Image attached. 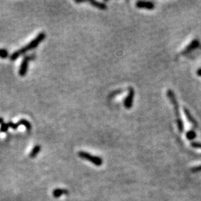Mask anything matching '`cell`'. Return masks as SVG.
Here are the masks:
<instances>
[{
    "label": "cell",
    "mask_w": 201,
    "mask_h": 201,
    "mask_svg": "<svg viewBox=\"0 0 201 201\" xmlns=\"http://www.w3.org/2000/svg\"><path fill=\"white\" fill-rule=\"evenodd\" d=\"M46 36L45 33H43V32L40 33L39 34H38V36L35 38V39L32 40V41H31L28 44L26 45V46L22 47L21 49H20V50H17V51H16V52H14V53L10 55V60H16L20 56V55H22V54L26 53V52H28V51H30V50H32V49H35V48H36L37 46H39L40 43H41V42L43 41L45 38H46Z\"/></svg>",
    "instance_id": "cell-1"
},
{
    "label": "cell",
    "mask_w": 201,
    "mask_h": 201,
    "mask_svg": "<svg viewBox=\"0 0 201 201\" xmlns=\"http://www.w3.org/2000/svg\"><path fill=\"white\" fill-rule=\"evenodd\" d=\"M167 95H168V98H169V100H171V104L174 105V112H175L176 117H177V128H178L180 132H182L184 130V126H183V122H182V119H181V117L180 115V110H179V104L177 103V99H176V96L174 95V92H173L171 89H169L167 92Z\"/></svg>",
    "instance_id": "cell-2"
},
{
    "label": "cell",
    "mask_w": 201,
    "mask_h": 201,
    "mask_svg": "<svg viewBox=\"0 0 201 201\" xmlns=\"http://www.w3.org/2000/svg\"><path fill=\"white\" fill-rule=\"evenodd\" d=\"M78 155L80 158L89 161V162L94 164V165H96V166H100V165H102V164H103V160H102V158H100L99 157H96V156L92 155V154H89V153L88 152L79 151Z\"/></svg>",
    "instance_id": "cell-3"
},
{
    "label": "cell",
    "mask_w": 201,
    "mask_h": 201,
    "mask_svg": "<svg viewBox=\"0 0 201 201\" xmlns=\"http://www.w3.org/2000/svg\"><path fill=\"white\" fill-rule=\"evenodd\" d=\"M134 95H135V92H134V88H129L128 96L125 98L124 101V106L126 109H130L132 107L133 103H134Z\"/></svg>",
    "instance_id": "cell-4"
},
{
    "label": "cell",
    "mask_w": 201,
    "mask_h": 201,
    "mask_svg": "<svg viewBox=\"0 0 201 201\" xmlns=\"http://www.w3.org/2000/svg\"><path fill=\"white\" fill-rule=\"evenodd\" d=\"M8 124L9 128H12L13 130L17 129V128H19L20 125H23V126H24L25 128H26V130H30L32 129V125H31V123L28 122V121H27L26 119H21L20 122H18L17 123H16V124H14V123H13V122H8Z\"/></svg>",
    "instance_id": "cell-5"
},
{
    "label": "cell",
    "mask_w": 201,
    "mask_h": 201,
    "mask_svg": "<svg viewBox=\"0 0 201 201\" xmlns=\"http://www.w3.org/2000/svg\"><path fill=\"white\" fill-rule=\"evenodd\" d=\"M31 58L30 57H25L24 59L22 61L21 65H20V70H19V74L20 76L23 77L26 75L28 71V63L30 61Z\"/></svg>",
    "instance_id": "cell-6"
},
{
    "label": "cell",
    "mask_w": 201,
    "mask_h": 201,
    "mask_svg": "<svg viewBox=\"0 0 201 201\" xmlns=\"http://www.w3.org/2000/svg\"><path fill=\"white\" fill-rule=\"evenodd\" d=\"M200 46V42H199L198 40H194L191 41V43L185 48V50L182 52V55H186V54H188L189 52H192L193 50H195L197 49V48H199Z\"/></svg>",
    "instance_id": "cell-7"
},
{
    "label": "cell",
    "mask_w": 201,
    "mask_h": 201,
    "mask_svg": "<svg viewBox=\"0 0 201 201\" xmlns=\"http://www.w3.org/2000/svg\"><path fill=\"white\" fill-rule=\"evenodd\" d=\"M137 8H145L151 10L154 8V4L151 2H146V1H138L136 4Z\"/></svg>",
    "instance_id": "cell-8"
},
{
    "label": "cell",
    "mask_w": 201,
    "mask_h": 201,
    "mask_svg": "<svg viewBox=\"0 0 201 201\" xmlns=\"http://www.w3.org/2000/svg\"><path fill=\"white\" fill-rule=\"evenodd\" d=\"M69 194V191L66 188H55L52 191V195L55 198H59L62 195H66Z\"/></svg>",
    "instance_id": "cell-9"
},
{
    "label": "cell",
    "mask_w": 201,
    "mask_h": 201,
    "mask_svg": "<svg viewBox=\"0 0 201 201\" xmlns=\"http://www.w3.org/2000/svg\"><path fill=\"white\" fill-rule=\"evenodd\" d=\"M89 2L92 5H93L94 7L100 9V10H106V4L103 2H100L98 1H89Z\"/></svg>",
    "instance_id": "cell-10"
},
{
    "label": "cell",
    "mask_w": 201,
    "mask_h": 201,
    "mask_svg": "<svg viewBox=\"0 0 201 201\" xmlns=\"http://www.w3.org/2000/svg\"><path fill=\"white\" fill-rule=\"evenodd\" d=\"M40 150H41V147L40 145H35L33 148V149L32 150V151H31L29 157L31 158H35L38 156V154L40 153Z\"/></svg>",
    "instance_id": "cell-11"
},
{
    "label": "cell",
    "mask_w": 201,
    "mask_h": 201,
    "mask_svg": "<svg viewBox=\"0 0 201 201\" xmlns=\"http://www.w3.org/2000/svg\"><path fill=\"white\" fill-rule=\"evenodd\" d=\"M184 112H185V116H186V117H187V118H188V120L189 121V122H191V124H193L194 127H195V126L197 127V122H196L195 119H194V118H193V117L191 116V114H190L189 111H188V110L185 109H185H184Z\"/></svg>",
    "instance_id": "cell-12"
},
{
    "label": "cell",
    "mask_w": 201,
    "mask_h": 201,
    "mask_svg": "<svg viewBox=\"0 0 201 201\" xmlns=\"http://www.w3.org/2000/svg\"><path fill=\"white\" fill-rule=\"evenodd\" d=\"M186 137L188 140H193L196 137V133L194 130H189L186 134Z\"/></svg>",
    "instance_id": "cell-13"
},
{
    "label": "cell",
    "mask_w": 201,
    "mask_h": 201,
    "mask_svg": "<svg viewBox=\"0 0 201 201\" xmlns=\"http://www.w3.org/2000/svg\"><path fill=\"white\" fill-rule=\"evenodd\" d=\"M8 56V52L6 49H0V58H6Z\"/></svg>",
    "instance_id": "cell-14"
},
{
    "label": "cell",
    "mask_w": 201,
    "mask_h": 201,
    "mask_svg": "<svg viewBox=\"0 0 201 201\" xmlns=\"http://www.w3.org/2000/svg\"><path fill=\"white\" fill-rule=\"evenodd\" d=\"M8 128H9V126H8V123H3V124H2V125H1L0 130H1V132H2V133H6L8 131Z\"/></svg>",
    "instance_id": "cell-15"
},
{
    "label": "cell",
    "mask_w": 201,
    "mask_h": 201,
    "mask_svg": "<svg viewBox=\"0 0 201 201\" xmlns=\"http://www.w3.org/2000/svg\"><path fill=\"white\" fill-rule=\"evenodd\" d=\"M191 145L193 147V148H201V143H200V142H192V143L191 144Z\"/></svg>",
    "instance_id": "cell-16"
},
{
    "label": "cell",
    "mask_w": 201,
    "mask_h": 201,
    "mask_svg": "<svg viewBox=\"0 0 201 201\" xmlns=\"http://www.w3.org/2000/svg\"><path fill=\"white\" fill-rule=\"evenodd\" d=\"M191 171H192V172H199V171H201V165L193 168L192 169H191Z\"/></svg>",
    "instance_id": "cell-17"
},
{
    "label": "cell",
    "mask_w": 201,
    "mask_h": 201,
    "mask_svg": "<svg viewBox=\"0 0 201 201\" xmlns=\"http://www.w3.org/2000/svg\"><path fill=\"white\" fill-rule=\"evenodd\" d=\"M197 75H199V76H201V69H198V70H197Z\"/></svg>",
    "instance_id": "cell-18"
},
{
    "label": "cell",
    "mask_w": 201,
    "mask_h": 201,
    "mask_svg": "<svg viewBox=\"0 0 201 201\" xmlns=\"http://www.w3.org/2000/svg\"><path fill=\"white\" fill-rule=\"evenodd\" d=\"M4 123V122H3V118H0V124H3Z\"/></svg>",
    "instance_id": "cell-19"
}]
</instances>
